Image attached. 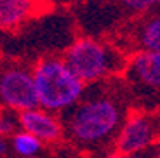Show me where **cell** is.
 I'll list each match as a JSON object with an SVG mask.
<instances>
[{"instance_id": "cell-6", "label": "cell", "mask_w": 160, "mask_h": 158, "mask_svg": "<svg viewBox=\"0 0 160 158\" xmlns=\"http://www.w3.org/2000/svg\"><path fill=\"white\" fill-rule=\"evenodd\" d=\"M124 82L139 97L160 96V52L136 51L127 59Z\"/></svg>"}, {"instance_id": "cell-10", "label": "cell", "mask_w": 160, "mask_h": 158, "mask_svg": "<svg viewBox=\"0 0 160 158\" xmlns=\"http://www.w3.org/2000/svg\"><path fill=\"white\" fill-rule=\"evenodd\" d=\"M11 142V151L16 155L18 158H33V156H40L44 142L38 137H35L30 132L24 131H18L16 134L9 139Z\"/></svg>"}, {"instance_id": "cell-8", "label": "cell", "mask_w": 160, "mask_h": 158, "mask_svg": "<svg viewBox=\"0 0 160 158\" xmlns=\"http://www.w3.org/2000/svg\"><path fill=\"white\" fill-rule=\"evenodd\" d=\"M37 0H0V30H16L35 14Z\"/></svg>"}, {"instance_id": "cell-9", "label": "cell", "mask_w": 160, "mask_h": 158, "mask_svg": "<svg viewBox=\"0 0 160 158\" xmlns=\"http://www.w3.org/2000/svg\"><path fill=\"white\" fill-rule=\"evenodd\" d=\"M132 38L139 51L160 52V12L144 17L136 26Z\"/></svg>"}, {"instance_id": "cell-7", "label": "cell", "mask_w": 160, "mask_h": 158, "mask_svg": "<svg viewBox=\"0 0 160 158\" xmlns=\"http://www.w3.org/2000/svg\"><path fill=\"white\" fill-rule=\"evenodd\" d=\"M19 129L33 134L44 144H54L64 137V123L59 115L40 106L19 113Z\"/></svg>"}, {"instance_id": "cell-11", "label": "cell", "mask_w": 160, "mask_h": 158, "mask_svg": "<svg viewBox=\"0 0 160 158\" xmlns=\"http://www.w3.org/2000/svg\"><path fill=\"white\" fill-rule=\"evenodd\" d=\"M19 131V113L0 108V134L11 139Z\"/></svg>"}, {"instance_id": "cell-16", "label": "cell", "mask_w": 160, "mask_h": 158, "mask_svg": "<svg viewBox=\"0 0 160 158\" xmlns=\"http://www.w3.org/2000/svg\"><path fill=\"white\" fill-rule=\"evenodd\" d=\"M33 158H44V156H33Z\"/></svg>"}, {"instance_id": "cell-12", "label": "cell", "mask_w": 160, "mask_h": 158, "mask_svg": "<svg viewBox=\"0 0 160 158\" xmlns=\"http://www.w3.org/2000/svg\"><path fill=\"white\" fill-rule=\"evenodd\" d=\"M131 12H150L160 7V0H118Z\"/></svg>"}, {"instance_id": "cell-5", "label": "cell", "mask_w": 160, "mask_h": 158, "mask_svg": "<svg viewBox=\"0 0 160 158\" xmlns=\"http://www.w3.org/2000/svg\"><path fill=\"white\" fill-rule=\"evenodd\" d=\"M160 141V116L152 111H131L115 139L117 153H141L152 150Z\"/></svg>"}, {"instance_id": "cell-3", "label": "cell", "mask_w": 160, "mask_h": 158, "mask_svg": "<svg viewBox=\"0 0 160 158\" xmlns=\"http://www.w3.org/2000/svg\"><path fill=\"white\" fill-rule=\"evenodd\" d=\"M63 57L85 85L124 75L127 66V57L120 49L92 37H80L73 40Z\"/></svg>"}, {"instance_id": "cell-4", "label": "cell", "mask_w": 160, "mask_h": 158, "mask_svg": "<svg viewBox=\"0 0 160 158\" xmlns=\"http://www.w3.org/2000/svg\"><path fill=\"white\" fill-rule=\"evenodd\" d=\"M38 106L33 70L19 63L0 68V108L23 113Z\"/></svg>"}, {"instance_id": "cell-15", "label": "cell", "mask_w": 160, "mask_h": 158, "mask_svg": "<svg viewBox=\"0 0 160 158\" xmlns=\"http://www.w3.org/2000/svg\"><path fill=\"white\" fill-rule=\"evenodd\" d=\"M157 151H158V158H160V141H158V144H157Z\"/></svg>"}, {"instance_id": "cell-13", "label": "cell", "mask_w": 160, "mask_h": 158, "mask_svg": "<svg viewBox=\"0 0 160 158\" xmlns=\"http://www.w3.org/2000/svg\"><path fill=\"white\" fill-rule=\"evenodd\" d=\"M103 158H158V151H157V146L152 148V150H146V151H141V153H129V155H124V153H108L106 156Z\"/></svg>"}, {"instance_id": "cell-1", "label": "cell", "mask_w": 160, "mask_h": 158, "mask_svg": "<svg viewBox=\"0 0 160 158\" xmlns=\"http://www.w3.org/2000/svg\"><path fill=\"white\" fill-rule=\"evenodd\" d=\"M129 113V87L124 78L87 85L84 97L63 115L64 137L78 150L106 156Z\"/></svg>"}, {"instance_id": "cell-2", "label": "cell", "mask_w": 160, "mask_h": 158, "mask_svg": "<svg viewBox=\"0 0 160 158\" xmlns=\"http://www.w3.org/2000/svg\"><path fill=\"white\" fill-rule=\"evenodd\" d=\"M38 106L56 115L70 111L85 94V85L66 64L64 57L45 56L33 64Z\"/></svg>"}, {"instance_id": "cell-14", "label": "cell", "mask_w": 160, "mask_h": 158, "mask_svg": "<svg viewBox=\"0 0 160 158\" xmlns=\"http://www.w3.org/2000/svg\"><path fill=\"white\" fill-rule=\"evenodd\" d=\"M9 151H11V142H9L7 137L0 134V158H5Z\"/></svg>"}]
</instances>
